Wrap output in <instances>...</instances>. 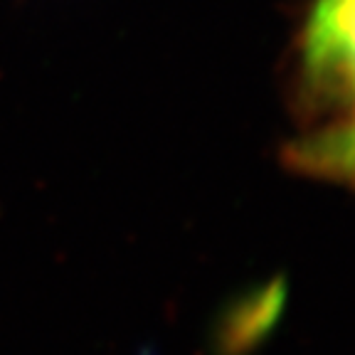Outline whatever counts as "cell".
Segmentation results:
<instances>
[{
  "instance_id": "6da1fadb",
  "label": "cell",
  "mask_w": 355,
  "mask_h": 355,
  "mask_svg": "<svg viewBox=\"0 0 355 355\" xmlns=\"http://www.w3.org/2000/svg\"><path fill=\"white\" fill-rule=\"evenodd\" d=\"M291 79L304 119L321 123L355 111V0H311Z\"/></svg>"
},
{
  "instance_id": "7a4b0ae2",
  "label": "cell",
  "mask_w": 355,
  "mask_h": 355,
  "mask_svg": "<svg viewBox=\"0 0 355 355\" xmlns=\"http://www.w3.org/2000/svg\"><path fill=\"white\" fill-rule=\"evenodd\" d=\"M282 163L299 178L355 195V111L328 119L288 141Z\"/></svg>"
}]
</instances>
